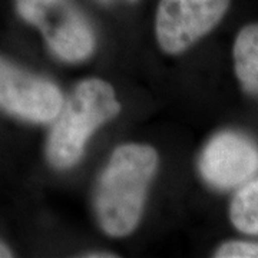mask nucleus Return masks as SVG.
<instances>
[{"label":"nucleus","instance_id":"nucleus-1","mask_svg":"<svg viewBox=\"0 0 258 258\" xmlns=\"http://www.w3.org/2000/svg\"><path fill=\"white\" fill-rule=\"evenodd\" d=\"M158 162L149 145L125 144L113 151L95 191L96 218L108 235L126 237L138 227Z\"/></svg>","mask_w":258,"mask_h":258},{"label":"nucleus","instance_id":"nucleus-2","mask_svg":"<svg viewBox=\"0 0 258 258\" xmlns=\"http://www.w3.org/2000/svg\"><path fill=\"white\" fill-rule=\"evenodd\" d=\"M120 111L111 85L98 78L76 85L55 118L46 144L49 164L56 169H69L85 154V148L95 131Z\"/></svg>","mask_w":258,"mask_h":258},{"label":"nucleus","instance_id":"nucleus-3","mask_svg":"<svg viewBox=\"0 0 258 258\" xmlns=\"http://www.w3.org/2000/svg\"><path fill=\"white\" fill-rule=\"evenodd\" d=\"M20 18L40 30L47 46L64 62L92 55L96 37L89 20L71 0H15Z\"/></svg>","mask_w":258,"mask_h":258},{"label":"nucleus","instance_id":"nucleus-4","mask_svg":"<svg viewBox=\"0 0 258 258\" xmlns=\"http://www.w3.org/2000/svg\"><path fill=\"white\" fill-rule=\"evenodd\" d=\"M231 0H161L155 32L168 55H179L208 35L230 8Z\"/></svg>","mask_w":258,"mask_h":258},{"label":"nucleus","instance_id":"nucleus-5","mask_svg":"<svg viewBox=\"0 0 258 258\" xmlns=\"http://www.w3.org/2000/svg\"><path fill=\"white\" fill-rule=\"evenodd\" d=\"M63 96L56 83L0 56V108L33 123L53 122Z\"/></svg>","mask_w":258,"mask_h":258},{"label":"nucleus","instance_id":"nucleus-6","mask_svg":"<svg viewBox=\"0 0 258 258\" xmlns=\"http://www.w3.org/2000/svg\"><path fill=\"white\" fill-rule=\"evenodd\" d=\"M200 174L215 189H232L245 184L258 172V145L234 131L214 135L198 161Z\"/></svg>","mask_w":258,"mask_h":258},{"label":"nucleus","instance_id":"nucleus-7","mask_svg":"<svg viewBox=\"0 0 258 258\" xmlns=\"http://www.w3.org/2000/svg\"><path fill=\"white\" fill-rule=\"evenodd\" d=\"M234 66L242 89L258 96V23L240 30L234 43Z\"/></svg>","mask_w":258,"mask_h":258},{"label":"nucleus","instance_id":"nucleus-8","mask_svg":"<svg viewBox=\"0 0 258 258\" xmlns=\"http://www.w3.org/2000/svg\"><path fill=\"white\" fill-rule=\"evenodd\" d=\"M230 220L241 232L258 235V178L245 182L234 195L230 207Z\"/></svg>","mask_w":258,"mask_h":258},{"label":"nucleus","instance_id":"nucleus-9","mask_svg":"<svg viewBox=\"0 0 258 258\" xmlns=\"http://www.w3.org/2000/svg\"><path fill=\"white\" fill-rule=\"evenodd\" d=\"M214 257L217 258H258V242L227 241L221 244Z\"/></svg>","mask_w":258,"mask_h":258},{"label":"nucleus","instance_id":"nucleus-10","mask_svg":"<svg viewBox=\"0 0 258 258\" xmlns=\"http://www.w3.org/2000/svg\"><path fill=\"white\" fill-rule=\"evenodd\" d=\"M10 257H13L12 249H10L5 242H2V241H0V258H10Z\"/></svg>","mask_w":258,"mask_h":258},{"label":"nucleus","instance_id":"nucleus-11","mask_svg":"<svg viewBox=\"0 0 258 258\" xmlns=\"http://www.w3.org/2000/svg\"><path fill=\"white\" fill-rule=\"evenodd\" d=\"M85 257H91V258H98V257H103V258H109V257H116L115 254H108V252H92V254H86Z\"/></svg>","mask_w":258,"mask_h":258},{"label":"nucleus","instance_id":"nucleus-12","mask_svg":"<svg viewBox=\"0 0 258 258\" xmlns=\"http://www.w3.org/2000/svg\"><path fill=\"white\" fill-rule=\"evenodd\" d=\"M99 2H102V3H112L113 0H99Z\"/></svg>","mask_w":258,"mask_h":258},{"label":"nucleus","instance_id":"nucleus-13","mask_svg":"<svg viewBox=\"0 0 258 258\" xmlns=\"http://www.w3.org/2000/svg\"><path fill=\"white\" fill-rule=\"evenodd\" d=\"M128 2H137V0H128Z\"/></svg>","mask_w":258,"mask_h":258}]
</instances>
